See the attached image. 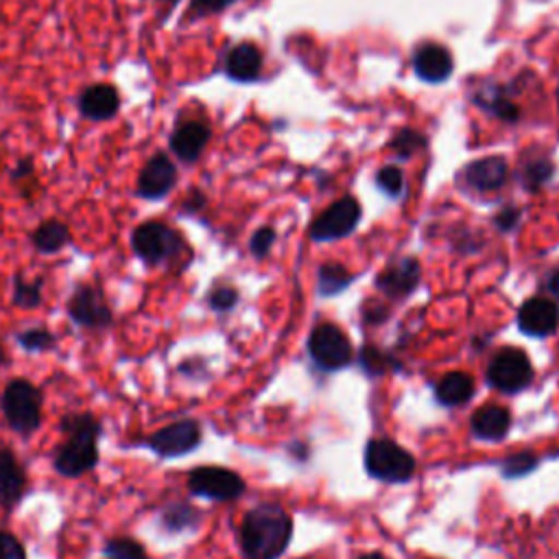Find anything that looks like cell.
<instances>
[{"label":"cell","instance_id":"obj_21","mask_svg":"<svg viewBox=\"0 0 559 559\" xmlns=\"http://www.w3.org/2000/svg\"><path fill=\"white\" fill-rule=\"evenodd\" d=\"M472 432L483 441H500L511 428V413L498 404H485L472 415Z\"/></svg>","mask_w":559,"mask_h":559},{"label":"cell","instance_id":"obj_30","mask_svg":"<svg viewBox=\"0 0 559 559\" xmlns=\"http://www.w3.org/2000/svg\"><path fill=\"white\" fill-rule=\"evenodd\" d=\"M426 146V138L424 133L415 131V129H400L393 138H391V148L395 151L397 157L406 159L411 155H415L417 151H421Z\"/></svg>","mask_w":559,"mask_h":559},{"label":"cell","instance_id":"obj_26","mask_svg":"<svg viewBox=\"0 0 559 559\" xmlns=\"http://www.w3.org/2000/svg\"><path fill=\"white\" fill-rule=\"evenodd\" d=\"M41 286L44 280L37 277L33 282H26L20 273L13 277V293H11V301L15 308L22 310H33L41 306Z\"/></svg>","mask_w":559,"mask_h":559},{"label":"cell","instance_id":"obj_9","mask_svg":"<svg viewBox=\"0 0 559 559\" xmlns=\"http://www.w3.org/2000/svg\"><path fill=\"white\" fill-rule=\"evenodd\" d=\"M68 317L90 330L109 328L114 323V312L107 304L105 293L94 284H76L68 299Z\"/></svg>","mask_w":559,"mask_h":559},{"label":"cell","instance_id":"obj_3","mask_svg":"<svg viewBox=\"0 0 559 559\" xmlns=\"http://www.w3.org/2000/svg\"><path fill=\"white\" fill-rule=\"evenodd\" d=\"M0 411L11 430L31 435L41 424V391L33 382L15 378L0 395Z\"/></svg>","mask_w":559,"mask_h":559},{"label":"cell","instance_id":"obj_14","mask_svg":"<svg viewBox=\"0 0 559 559\" xmlns=\"http://www.w3.org/2000/svg\"><path fill=\"white\" fill-rule=\"evenodd\" d=\"M518 328L526 336H550L559 328V304L542 295L526 299L518 310Z\"/></svg>","mask_w":559,"mask_h":559},{"label":"cell","instance_id":"obj_47","mask_svg":"<svg viewBox=\"0 0 559 559\" xmlns=\"http://www.w3.org/2000/svg\"><path fill=\"white\" fill-rule=\"evenodd\" d=\"M0 168H2V159H0Z\"/></svg>","mask_w":559,"mask_h":559},{"label":"cell","instance_id":"obj_45","mask_svg":"<svg viewBox=\"0 0 559 559\" xmlns=\"http://www.w3.org/2000/svg\"><path fill=\"white\" fill-rule=\"evenodd\" d=\"M159 2H168V4H177L179 0H159Z\"/></svg>","mask_w":559,"mask_h":559},{"label":"cell","instance_id":"obj_37","mask_svg":"<svg viewBox=\"0 0 559 559\" xmlns=\"http://www.w3.org/2000/svg\"><path fill=\"white\" fill-rule=\"evenodd\" d=\"M273 242H275V229L273 227H260V229L253 231V236L249 240V249L255 258H264Z\"/></svg>","mask_w":559,"mask_h":559},{"label":"cell","instance_id":"obj_32","mask_svg":"<svg viewBox=\"0 0 559 559\" xmlns=\"http://www.w3.org/2000/svg\"><path fill=\"white\" fill-rule=\"evenodd\" d=\"M358 360H360L362 369H365L369 376H380V373L389 371L391 367H395V360H393L389 354H384V352H380V349H376V347H362Z\"/></svg>","mask_w":559,"mask_h":559},{"label":"cell","instance_id":"obj_20","mask_svg":"<svg viewBox=\"0 0 559 559\" xmlns=\"http://www.w3.org/2000/svg\"><path fill=\"white\" fill-rule=\"evenodd\" d=\"M507 175H509V166H507L504 157H500V155H489V157L476 159V162L467 164L463 170L465 183L480 192L500 188L507 181Z\"/></svg>","mask_w":559,"mask_h":559},{"label":"cell","instance_id":"obj_27","mask_svg":"<svg viewBox=\"0 0 559 559\" xmlns=\"http://www.w3.org/2000/svg\"><path fill=\"white\" fill-rule=\"evenodd\" d=\"M103 552L109 559H148L146 548L138 539L127 537V535L107 539L103 546Z\"/></svg>","mask_w":559,"mask_h":559},{"label":"cell","instance_id":"obj_36","mask_svg":"<svg viewBox=\"0 0 559 559\" xmlns=\"http://www.w3.org/2000/svg\"><path fill=\"white\" fill-rule=\"evenodd\" d=\"M236 0H192L188 7L186 17L188 20H199V17H207L214 13L225 11L227 7H231Z\"/></svg>","mask_w":559,"mask_h":559},{"label":"cell","instance_id":"obj_15","mask_svg":"<svg viewBox=\"0 0 559 559\" xmlns=\"http://www.w3.org/2000/svg\"><path fill=\"white\" fill-rule=\"evenodd\" d=\"M210 135H212V131L205 122L183 120L170 131L168 148L179 162L194 164L201 157V153L205 151V146L210 142Z\"/></svg>","mask_w":559,"mask_h":559},{"label":"cell","instance_id":"obj_1","mask_svg":"<svg viewBox=\"0 0 559 559\" xmlns=\"http://www.w3.org/2000/svg\"><path fill=\"white\" fill-rule=\"evenodd\" d=\"M238 537L247 559H280L293 537V520L280 504L264 502L247 511Z\"/></svg>","mask_w":559,"mask_h":559},{"label":"cell","instance_id":"obj_18","mask_svg":"<svg viewBox=\"0 0 559 559\" xmlns=\"http://www.w3.org/2000/svg\"><path fill=\"white\" fill-rule=\"evenodd\" d=\"M26 485L28 478L22 463L9 448L0 445V504L4 509L15 507L22 500Z\"/></svg>","mask_w":559,"mask_h":559},{"label":"cell","instance_id":"obj_7","mask_svg":"<svg viewBox=\"0 0 559 559\" xmlns=\"http://www.w3.org/2000/svg\"><path fill=\"white\" fill-rule=\"evenodd\" d=\"M308 354L312 362L325 371L347 367L354 358L349 336L334 323H319L308 338Z\"/></svg>","mask_w":559,"mask_h":559},{"label":"cell","instance_id":"obj_34","mask_svg":"<svg viewBox=\"0 0 559 559\" xmlns=\"http://www.w3.org/2000/svg\"><path fill=\"white\" fill-rule=\"evenodd\" d=\"M550 177H552V164L546 162V159H535V162L526 164L524 175H522L524 186H526L528 190H537V188H539L544 181H548Z\"/></svg>","mask_w":559,"mask_h":559},{"label":"cell","instance_id":"obj_43","mask_svg":"<svg viewBox=\"0 0 559 559\" xmlns=\"http://www.w3.org/2000/svg\"><path fill=\"white\" fill-rule=\"evenodd\" d=\"M356 559H386V557L380 552H367V555H358Z\"/></svg>","mask_w":559,"mask_h":559},{"label":"cell","instance_id":"obj_40","mask_svg":"<svg viewBox=\"0 0 559 559\" xmlns=\"http://www.w3.org/2000/svg\"><path fill=\"white\" fill-rule=\"evenodd\" d=\"M518 218H520V210H518V207H504V210H500V212L496 214L493 223H496L498 229L511 231V229L518 225Z\"/></svg>","mask_w":559,"mask_h":559},{"label":"cell","instance_id":"obj_25","mask_svg":"<svg viewBox=\"0 0 559 559\" xmlns=\"http://www.w3.org/2000/svg\"><path fill=\"white\" fill-rule=\"evenodd\" d=\"M354 282V273H349L343 264L338 262H325L317 271V288L323 297L338 295Z\"/></svg>","mask_w":559,"mask_h":559},{"label":"cell","instance_id":"obj_6","mask_svg":"<svg viewBox=\"0 0 559 559\" xmlns=\"http://www.w3.org/2000/svg\"><path fill=\"white\" fill-rule=\"evenodd\" d=\"M487 382L500 393H520L533 382V365L520 347H502L487 367Z\"/></svg>","mask_w":559,"mask_h":559},{"label":"cell","instance_id":"obj_29","mask_svg":"<svg viewBox=\"0 0 559 559\" xmlns=\"http://www.w3.org/2000/svg\"><path fill=\"white\" fill-rule=\"evenodd\" d=\"M15 341L20 343V347H24L26 352H50L55 349L57 345V338L52 332H48L46 328H31V330H24L15 336Z\"/></svg>","mask_w":559,"mask_h":559},{"label":"cell","instance_id":"obj_11","mask_svg":"<svg viewBox=\"0 0 559 559\" xmlns=\"http://www.w3.org/2000/svg\"><path fill=\"white\" fill-rule=\"evenodd\" d=\"M360 221V205L352 197H341L325 207L310 225V238L319 242L338 240L349 236Z\"/></svg>","mask_w":559,"mask_h":559},{"label":"cell","instance_id":"obj_24","mask_svg":"<svg viewBox=\"0 0 559 559\" xmlns=\"http://www.w3.org/2000/svg\"><path fill=\"white\" fill-rule=\"evenodd\" d=\"M201 522V511L190 502H173L159 513V524L168 533L192 531Z\"/></svg>","mask_w":559,"mask_h":559},{"label":"cell","instance_id":"obj_23","mask_svg":"<svg viewBox=\"0 0 559 559\" xmlns=\"http://www.w3.org/2000/svg\"><path fill=\"white\" fill-rule=\"evenodd\" d=\"M72 242L70 227L59 218H46L31 231V245L39 253H57Z\"/></svg>","mask_w":559,"mask_h":559},{"label":"cell","instance_id":"obj_38","mask_svg":"<svg viewBox=\"0 0 559 559\" xmlns=\"http://www.w3.org/2000/svg\"><path fill=\"white\" fill-rule=\"evenodd\" d=\"M0 559H26L24 544L9 531H0Z\"/></svg>","mask_w":559,"mask_h":559},{"label":"cell","instance_id":"obj_39","mask_svg":"<svg viewBox=\"0 0 559 559\" xmlns=\"http://www.w3.org/2000/svg\"><path fill=\"white\" fill-rule=\"evenodd\" d=\"M33 175H35V162H33L31 155H26V157L17 159V164H15L13 170L9 173V179H11L13 183H22V181H26V179H33Z\"/></svg>","mask_w":559,"mask_h":559},{"label":"cell","instance_id":"obj_33","mask_svg":"<svg viewBox=\"0 0 559 559\" xmlns=\"http://www.w3.org/2000/svg\"><path fill=\"white\" fill-rule=\"evenodd\" d=\"M376 183L386 197H400L404 190L402 170L397 166H382L376 175Z\"/></svg>","mask_w":559,"mask_h":559},{"label":"cell","instance_id":"obj_5","mask_svg":"<svg viewBox=\"0 0 559 559\" xmlns=\"http://www.w3.org/2000/svg\"><path fill=\"white\" fill-rule=\"evenodd\" d=\"M365 469L382 483H406L415 472V459L391 439H371L365 448Z\"/></svg>","mask_w":559,"mask_h":559},{"label":"cell","instance_id":"obj_41","mask_svg":"<svg viewBox=\"0 0 559 559\" xmlns=\"http://www.w3.org/2000/svg\"><path fill=\"white\" fill-rule=\"evenodd\" d=\"M203 205H205V194L201 190H190V194L181 203V210L192 214V212H199Z\"/></svg>","mask_w":559,"mask_h":559},{"label":"cell","instance_id":"obj_16","mask_svg":"<svg viewBox=\"0 0 559 559\" xmlns=\"http://www.w3.org/2000/svg\"><path fill=\"white\" fill-rule=\"evenodd\" d=\"M419 277V262L415 258H400L382 269V273L376 277V288L389 297H406L417 288Z\"/></svg>","mask_w":559,"mask_h":559},{"label":"cell","instance_id":"obj_17","mask_svg":"<svg viewBox=\"0 0 559 559\" xmlns=\"http://www.w3.org/2000/svg\"><path fill=\"white\" fill-rule=\"evenodd\" d=\"M452 55L439 44H421L413 55V70L421 81L441 83L452 74Z\"/></svg>","mask_w":559,"mask_h":559},{"label":"cell","instance_id":"obj_2","mask_svg":"<svg viewBox=\"0 0 559 559\" xmlns=\"http://www.w3.org/2000/svg\"><path fill=\"white\" fill-rule=\"evenodd\" d=\"M61 432L68 437L52 456V467L66 478H79L92 472L98 463V437L103 435L100 421L92 413H66L59 421Z\"/></svg>","mask_w":559,"mask_h":559},{"label":"cell","instance_id":"obj_4","mask_svg":"<svg viewBox=\"0 0 559 559\" xmlns=\"http://www.w3.org/2000/svg\"><path fill=\"white\" fill-rule=\"evenodd\" d=\"M131 249L144 264L157 266L179 255L183 238L164 221H144L131 231Z\"/></svg>","mask_w":559,"mask_h":559},{"label":"cell","instance_id":"obj_28","mask_svg":"<svg viewBox=\"0 0 559 559\" xmlns=\"http://www.w3.org/2000/svg\"><path fill=\"white\" fill-rule=\"evenodd\" d=\"M478 105H483L485 109H489L493 116H498L500 120H507V122H515L520 118V109L513 100H509L500 90L485 96L478 92V98H476Z\"/></svg>","mask_w":559,"mask_h":559},{"label":"cell","instance_id":"obj_22","mask_svg":"<svg viewBox=\"0 0 559 559\" xmlns=\"http://www.w3.org/2000/svg\"><path fill=\"white\" fill-rule=\"evenodd\" d=\"M474 395V380L465 371H450L435 384V397L443 406H461Z\"/></svg>","mask_w":559,"mask_h":559},{"label":"cell","instance_id":"obj_42","mask_svg":"<svg viewBox=\"0 0 559 559\" xmlns=\"http://www.w3.org/2000/svg\"><path fill=\"white\" fill-rule=\"evenodd\" d=\"M544 290H546L550 297L559 299V266L552 269V271H548V275H546V280H544Z\"/></svg>","mask_w":559,"mask_h":559},{"label":"cell","instance_id":"obj_31","mask_svg":"<svg viewBox=\"0 0 559 559\" xmlns=\"http://www.w3.org/2000/svg\"><path fill=\"white\" fill-rule=\"evenodd\" d=\"M537 467V456L533 452H515L511 456H507L502 463H500V469H502V476L507 478H522L526 476L528 472H533Z\"/></svg>","mask_w":559,"mask_h":559},{"label":"cell","instance_id":"obj_35","mask_svg":"<svg viewBox=\"0 0 559 559\" xmlns=\"http://www.w3.org/2000/svg\"><path fill=\"white\" fill-rule=\"evenodd\" d=\"M236 301H238V290L234 286H214L207 293V306L214 312H227L236 306Z\"/></svg>","mask_w":559,"mask_h":559},{"label":"cell","instance_id":"obj_10","mask_svg":"<svg viewBox=\"0 0 559 559\" xmlns=\"http://www.w3.org/2000/svg\"><path fill=\"white\" fill-rule=\"evenodd\" d=\"M157 456L175 459L183 456L199 448L201 443V426L197 419H177L164 428H157L144 441Z\"/></svg>","mask_w":559,"mask_h":559},{"label":"cell","instance_id":"obj_12","mask_svg":"<svg viewBox=\"0 0 559 559\" xmlns=\"http://www.w3.org/2000/svg\"><path fill=\"white\" fill-rule=\"evenodd\" d=\"M177 186V166L168 153H153L138 173L135 194L144 201H159L173 192Z\"/></svg>","mask_w":559,"mask_h":559},{"label":"cell","instance_id":"obj_46","mask_svg":"<svg viewBox=\"0 0 559 559\" xmlns=\"http://www.w3.org/2000/svg\"><path fill=\"white\" fill-rule=\"evenodd\" d=\"M557 103H559V90H557Z\"/></svg>","mask_w":559,"mask_h":559},{"label":"cell","instance_id":"obj_44","mask_svg":"<svg viewBox=\"0 0 559 559\" xmlns=\"http://www.w3.org/2000/svg\"><path fill=\"white\" fill-rule=\"evenodd\" d=\"M0 365H7V352L2 347V343H0Z\"/></svg>","mask_w":559,"mask_h":559},{"label":"cell","instance_id":"obj_8","mask_svg":"<svg viewBox=\"0 0 559 559\" xmlns=\"http://www.w3.org/2000/svg\"><path fill=\"white\" fill-rule=\"evenodd\" d=\"M188 489L192 496L227 502L245 493V480L240 474L227 467L201 465L188 474Z\"/></svg>","mask_w":559,"mask_h":559},{"label":"cell","instance_id":"obj_13","mask_svg":"<svg viewBox=\"0 0 559 559\" xmlns=\"http://www.w3.org/2000/svg\"><path fill=\"white\" fill-rule=\"evenodd\" d=\"M120 94L114 83H90L81 90L76 98L79 114L90 122H107L120 111Z\"/></svg>","mask_w":559,"mask_h":559},{"label":"cell","instance_id":"obj_19","mask_svg":"<svg viewBox=\"0 0 559 559\" xmlns=\"http://www.w3.org/2000/svg\"><path fill=\"white\" fill-rule=\"evenodd\" d=\"M223 70L231 81H238V83L255 81L262 72V52H260V48L255 44H249V41L231 46L225 55Z\"/></svg>","mask_w":559,"mask_h":559}]
</instances>
